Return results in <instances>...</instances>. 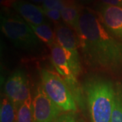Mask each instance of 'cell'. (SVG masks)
<instances>
[{
    "label": "cell",
    "mask_w": 122,
    "mask_h": 122,
    "mask_svg": "<svg viewBox=\"0 0 122 122\" xmlns=\"http://www.w3.org/2000/svg\"><path fill=\"white\" fill-rule=\"evenodd\" d=\"M12 8L30 25H39L45 23V14L41 7L25 1L17 0Z\"/></svg>",
    "instance_id": "30bf717a"
},
{
    "label": "cell",
    "mask_w": 122,
    "mask_h": 122,
    "mask_svg": "<svg viewBox=\"0 0 122 122\" xmlns=\"http://www.w3.org/2000/svg\"><path fill=\"white\" fill-rule=\"evenodd\" d=\"M17 111L12 102L4 96L1 101L0 122H17Z\"/></svg>",
    "instance_id": "4fadbf2b"
},
{
    "label": "cell",
    "mask_w": 122,
    "mask_h": 122,
    "mask_svg": "<svg viewBox=\"0 0 122 122\" xmlns=\"http://www.w3.org/2000/svg\"><path fill=\"white\" fill-rule=\"evenodd\" d=\"M63 0H45L41 5L43 10H57L61 11L64 8Z\"/></svg>",
    "instance_id": "2e32d148"
},
{
    "label": "cell",
    "mask_w": 122,
    "mask_h": 122,
    "mask_svg": "<svg viewBox=\"0 0 122 122\" xmlns=\"http://www.w3.org/2000/svg\"><path fill=\"white\" fill-rule=\"evenodd\" d=\"M32 98L29 96L17 110V122H34Z\"/></svg>",
    "instance_id": "9a60e30c"
},
{
    "label": "cell",
    "mask_w": 122,
    "mask_h": 122,
    "mask_svg": "<svg viewBox=\"0 0 122 122\" xmlns=\"http://www.w3.org/2000/svg\"><path fill=\"white\" fill-rule=\"evenodd\" d=\"M54 122H83L75 112H64Z\"/></svg>",
    "instance_id": "e0dca14e"
},
{
    "label": "cell",
    "mask_w": 122,
    "mask_h": 122,
    "mask_svg": "<svg viewBox=\"0 0 122 122\" xmlns=\"http://www.w3.org/2000/svg\"><path fill=\"white\" fill-rule=\"evenodd\" d=\"M5 96L16 109L30 96V87L25 73L20 69L15 71L7 79L4 86Z\"/></svg>",
    "instance_id": "52a82bcc"
},
{
    "label": "cell",
    "mask_w": 122,
    "mask_h": 122,
    "mask_svg": "<svg viewBox=\"0 0 122 122\" xmlns=\"http://www.w3.org/2000/svg\"><path fill=\"white\" fill-rule=\"evenodd\" d=\"M43 10V9H42ZM45 16L50 18L53 22L59 23L62 18L61 11L57 10H43Z\"/></svg>",
    "instance_id": "ac0fdd59"
},
{
    "label": "cell",
    "mask_w": 122,
    "mask_h": 122,
    "mask_svg": "<svg viewBox=\"0 0 122 122\" xmlns=\"http://www.w3.org/2000/svg\"><path fill=\"white\" fill-rule=\"evenodd\" d=\"M55 41L65 53L70 67L75 76L81 73V65L79 52L77 36L73 29L65 23H57L54 28Z\"/></svg>",
    "instance_id": "5b68a950"
},
{
    "label": "cell",
    "mask_w": 122,
    "mask_h": 122,
    "mask_svg": "<svg viewBox=\"0 0 122 122\" xmlns=\"http://www.w3.org/2000/svg\"><path fill=\"white\" fill-rule=\"evenodd\" d=\"M98 1L100 3L104 4L122 7V0H98Z\"/></svg>",
    "instance_id": "d6986e66"
},
{
    "label": "cell",
    "mask_w": 122,
    "mask_h": 122,
    "mask_svg": "<svg viewBox=\"0 0 122 122\" xmlns=\"http://www.w3.org/2000/svg\"><path fill=\"white\" fill-rule=\"evenodd\" d=\"M45 0H31V1L32 2H33V3H36V4H43L44 3V1Z\"/></svg>",
    "instance_id": "7402d4cb"
},
{
    "label": "cell",
    "mask_w": 122,
    "mask_h": 122,
    "mask_svg": "<svg viewBox=\"0 0 122 122\" xmlns=\"http://www.w3.org/2000/svg\"><path fill=\"white\" fill-rule=\"evenodd\" d=\"M75 33L87 66L113 73L122 71V43L106 29L96 12L82 9Z\"/></svg>",
    "instance_id": "6da1fadb"
},
{
    "label": "cell",
    "mask_w": 122,
    "mask_h": 122,
    "mask_svg": "<svg viewBox=\"0 0 122 122\" xmlns=\"http://www.w3.org/2000/svg\"><path fill=\"white\" fill-rule=\"evenodd\" d=\"M50 50L53 65L58 74L66 83L69 90L78 86L79 84L80 85L77 80V77L75 75L70 67L65 53L61 46L55 41Z\"/></svg>",
    "instance_id": "9c48e42d"
},
{
    "label": "cell",
    "mask_w": 122,
    "mask_h": 122,
    "mask_svg": "<svg viewBox=\"0 0 122 122\" xmlns=\"http://www.w3.org/2000/svg\"><path fill=\"white\" fill-rule=\"evenodd\" d=\"M17 0H1V5L4 7H12L14 3Z\"/></svg>",
    "instance_id": "ffe728a7"
},
{
    "label": "cell",
    "mask_w": 122,
    "mask_h": 122,
    "mask_svg": "<svg viewBox=\"0 0 122 122\" xmlns=\"http://www.w3.org/2000/svg\"><path fill=\"white\" fill-rule=\"evenodd\" d=\"M79 2L83 3V4H90L93 0H77Z\"/></svg>",
    "instance_id": "44dd1931"
},
{
    "label": "cell",
    "mask_w": 122,
    "mask_h": 122,
    "mask_svg": "<svg viewBox=\"0 0 122 122\" xmlns=\"http://www.w3.org/2000/svg\"><path fill=\"white\" fill-rule=\"evenodd\" d=\"M96 14L106 29L117 39L122 40V7L100 3Z\"/></svg>",
    "instance_id": "ba28073f"
},
{
    "label": "cell",
    "mask_w": 122,
    "mask_h": 122,
    "mask_svg": "<svg viewBox=\"0 0 122 122\" xmlns=\"http://www.w3.org/2000/svg\"><path fill=\"white\" fill-rule=\"evenodd\" d=\"M34 122H54L65 111L46 94L42 85H39L32 100Z\"/></svg>",
    "instance_id": "8992f818"
},
{
    "label": "cell",
    "mask_w": 122,
    "mask_h": 122,
    "mask_svg": "<svg viewBox=\"0 0 122 122\" xmlns=\"http://www.w3.org/2000/svg\"><path fill=\"white\" fill-rule=\"evenodd\" d=\"M63 1L65 6L61 11L62 19L65 24L75 31L83 8L79 4L77 0H63Z\"/></svg>",
    "instance_id": "8fae6325"
},
{
    "label": "cell",
    "mask_w": 122,
    "mask_h": 122,
    "mask_svg": "<svg viewBox=\"0 0 122 122\" xmlns=\"http://www.w3.org/2000/svg\"><path fill=\"white\" fill-rule=\"evenodd\" d=\"M41 85L48 96L65 112H77V105L61 76L46 69L40 71Z\"/></svg>",
    "instance_id": "277c9868"
},
{
    "label": "cell",
    "mask_w": 122,
    "mask_h": 122,
    "mask_svg": "<svg viewBox=\"0 0 122 122\" xmlns=\"http://www.w3.org/2000/svg\"><path fill=\"white\" fill-rule=\"evenodd\" d=\"M29 25L40 41H43L50 48L52 46L55 42L54 31H53L48 23L45 22L39 25H33L29 24Z\"/></svg>",
    "instance_id": "7c38bea8"
},
{
    "label": "cell",
    "mask_w": 122,
    "mask_h": 122,
    "mask_svg": "<svg viewBox=\"0 0 122 122\" xmlns=\"http://www.w3.org/2000/svg\"><path fill=\"white\" fill-rule=\"evenodd\" d=\"M90 122H110L113 109L115 86L109 79L90 75L82 83Z\"/></svg>",
    "instance_id": "7a4b0ae2"
},
{
    "label": "cell",
    "mask_w": 122,
    "mask_h": 122,
    "mask_svg": "<svg viewBox=\"0 0 122 122\" xmlns=\"http://www.w3.org/2000/svg\"><path fill=\"white\" fill-rule=\"evenodd\" d=\"M110 122H122V86L119 83L115 84V96Z\"/></svg>",
    "instance_id": "5bb4252c"
},
{
    "label": "cell",
    "mask_w": 122,
    "mask_h": 122,
    "mask_svg": "<svg viewBox=\"0 0 122 122\" xmlns=\"http://www.w3.org/2000/svg\"><path fill=\"white\" fill-rule=\"evenodd\" d=\"M1 30L18 48L35 52L41 48L40 40L27 22L17 14H1Z\"/></svg>",
    "instance_id": "3957f363"
}]
</instances>
